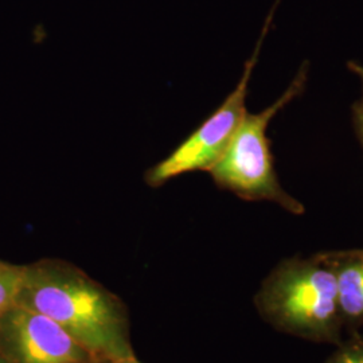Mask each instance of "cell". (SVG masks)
Wrapping results in <instances>:
<instances>
[{
  "instance_id": "obj_1",
  "label": "cell",
  "mask_w": 363,
  "mask_h": 363,
  "mask_svg": "<svg viewBox=\"0 0 363 363\" xmlns=\"http://www.w3.org/2000/svg\"><path fill=\"white\" fill-rule=\"evenodd\" d=\"M13 306L52 319L97 363L135 357L125 303L65 259L23 265Z\"/></svg>"
},
{
  "instance_id": "obj_2",
  "label": "cell",
  "mask_w": 363,
  "mask_h": 363,
  "mask_svg": "<svg viewBox=\"0 0 363 363\" xmlns=\"http://www.w3.org/2000/svg\"><path fill=\"white\" fill-rule=\"evenodd\" d=\"M256 306L273 327L315 342H337L342 313L334 268L319 262L280 267L261 286Z\"/></svg>"
},
{
  "instance_id": "obj_3",
  "label": "cell",
  "mask_w": 363,
  "mask_h": 363,
  "mask_svg": "<svg viewBox=\"0 0 363 363\" xmlns=\"http://www.w3.org/2000/svg\"><path fill=\"white\" fill-rule=\"evenodd\" d=\"M303 82L304 77L300 76L274 104L256 115L247 113L241 120L230 143L210 169L220 187L245 199H273L286 203L273 172L267 128L273 116L298 94Z\"/></svg>"
},
{
  "instance_id": "obj_4",
  "label": "cell",
  "mask_w": 363,
  "mask_h": 363,
  "mask_svg": "<svg viewBox=\"0 0 363 363\" xmlns=\"http://www.w3.org/2000/svg\"><path fill=\"white\" fill-rule=\"evenodd\" d=\"M272 21V13L262 28L256 49L245 64L242 77L220 108L203 121L196 130L182 142L169 156L156 163L145 172V183L157 189L169 181L195 171H210L218 162L220 155L230 143L234 132L238 128L241 120L247 115V86L252 73L257 65L259 50L268 27Z\"/></svg>"
},
{
  "instance_id": "obj_5",
  "label": "cell",
  "mask_w": 363,
  "mask_h": 363,
  "mask_svg": "<svg viewBox=\"0 0 363 363\" xmlns=\"http://www.w3.org/2000/svg\"><path fill=\"white\" fill-rule=\"evenodd\" d=\"M0 351L7 363H97L62 327L19 306L0 315Z\"/></svg>"
},
{
  "instance_id": "obj_6",
  "label": "cell",
  "mask_w": 363,
  "mask_h": 363,
  "mask_svg": "<svg viewBox=\"0 0 363 363\" xmlns=\"http://www.w3.org/2000/svg\"><path fill=\"white\" fill-rule=\"evenodd\" d=\"M334 272L342 318L351 322L363 320V256L340 262Z\"/></svg>"
},
{
  "instance_id": "obj_7",
  "label": "cell",
  "mask_w": 363,
  "mask_h": 363,
  "mask_svg": "<svg viewBox=\"0 0 363 363\" xmlns=\"http://www.w3.org/2000/svg\"><path fill=\"white\" fill-rule=\"evenodd\" d=\"M23 265H13L0 259V315L15 304Z\"/></svg>"
},
{
  "instance_id": "obj_8",
  "label": "cell",
  "mask_w": 363,
  "mask_h": 363,
  "mask_svg": "<svg viewBox=\"0 0 363 363\" xmlns=\"http://www.w3.org/2000/svg\"><path fill=\"white\" fill-rule=\"evenodd\" d=\"M327 363H363V339L342 346Z\"/></svg>"
},
{
  "instance_id": "obj_9",
  "label": "cell",
  "mask_w": 363,
  "mask_h": 363,
  "mask_svg": "<svg viewBox=\"0 0 363 363\" xmlns=\"http://www.w3.org/2000/svg\"><path fill=\"white\" fill-rule=\"evenodd\" d=\"M108 363H143L140 362L138 358H136V355L135 357H130V358H124V359H117V361H112V362Z\"/></svg>"
},
{
  "instance_id": "obj_10",
  "label": "cell",
  "mask_w": 363,
  "mask_h": 363,
  "mask_svg": "<svg viewBox=\"0 0 363 363\" xmlns=\"http://www.w3.org/2000/svg\"><path fill=\"white\" fill-rule=\"evenodd\" d=\"M0 363H7L6 362V358H4V355L1 354V351H0Z\"/></svg>"
}]
</instances>
